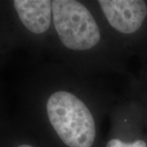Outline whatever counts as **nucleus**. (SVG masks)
Returning <instances> with one entry per match:
<instances>
[{
  "label": "nucleus",
  "instance_id": "f03ea898",
  "mask_svg": "<svg viewBox=\"0 0 147 147\" xmlns=\"http://www.w3.org/2000/svg\"><path fill=\"white\" fill-rule=\"evenodd\" d=\"M53 21L59 39L69 50H89L100 42V28L94 16L79 1H53Z\"/></svg>",
  "mask_w": 147,
  "mask_h": 147
},
{
  "label": "nucleus",
  "instance_id": "7ed1b4c3",
  "mask_svg": "<svg viewBox=\"0 0 147 147\" xmlns=\"http://www.w3.org/2000/svg\"><path fill=\"white\" fill-rule=\"evenodd\" d=\"M97 3L110 26L122 34L137 32L147 16L146 3L142 0H99Z\"/></svg>",
  "mask_w": 147,
  "mask_h": 147
},
{
  "label": "nucleus",
  "instance_id": "20e7f679",
  "mask_svg": "<svg viewBox=\"0 0 147 147\" xmlns=\"http://www.w3.org/2000/svg\"><path fill=\"white\" fill-rule=\"evenodd\" d=\"M13 5L27 30L36 34L49 30L53 19V1L15 0Z\"/></svg>",
  "mask_w": 147,
  "mask_h": 147
},
{
  "label": "nucleus",
  "instance_id": "423d86ee",
  "mask_svg": "<svg viewBox=\"0 0 147 147\" xmlns=\"http://www.w3.org/2000/svg\"><path fill=\"white\" fill-rule=\"evenodd\" d=\"M17 147H34V146H30V145H21V146H17Z\"/></svg>",
  "mask_w": 147,
  "mask_h": 147
},
{
  "label": "nucleus",
  "instance_id": "39448f33",
  "mask_svg": "<svg viewBox=\"0 0 147 147\" xmlns=\"http://www.w3.org/2000/svg\"><path fill=\"white\" fill-rule=\"evenodd\" d=\"M106 147H147V145L142 140H137L134 142H124L119 139L113 138L107 142Z\"/></svg>",
  "mask_w": 147,
  "mask_h": 147
},
{
  "label": "nucleus",
  "instance_id": "f257e3e1",
  "mask_svg": "<svg viewBox=\"0 0 147 147\" xmlns=\"http://www.w3.org/2000/svg\"><path fill=\"white\" fill-rule=\"evenodd\" d=\"M48 120L69 147H92L96 130L92 112L77 96L68 91L54 92L47 100Z\"/></svg>",
  "mask_w": 147,
  "mask_h": 147
}]
</instances>
